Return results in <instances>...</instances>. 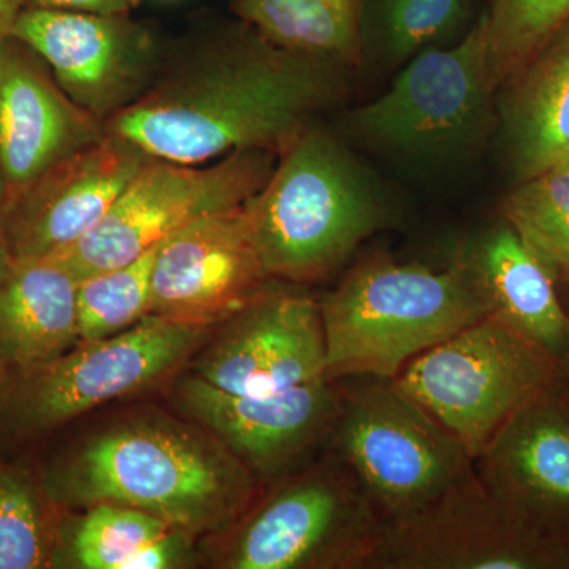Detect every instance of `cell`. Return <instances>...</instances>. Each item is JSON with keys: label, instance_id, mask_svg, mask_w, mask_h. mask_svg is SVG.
Segmentation results:
<instances>
[{"label": "cell", "instance_id": "obj_27", "mask_svg": "<svg viewBox=\"0 0 569 569\" xmlns=\"http://www.w3.org/2000/svg\"><path fill=\"white\" fill-rule=\"evenodd\" d=\"M156 249L132 263L86 277L78 282L81 342L121 335L149 316Z\"/></svg>", "mask_w": 569, "mask_h": 569}, {"label": "cell", "instance_id": "obj_11", "mask_svg": "<svg viewBox=\"0 0 569 569\" xmlns=\"http://www.w3.org/2000/svg\"><path fill=\"white\" fill-rule=\"evenodd\" d=\"M373 569H569V545L520 518L475 473L383 527Z\"/></svg>", "mask_w": 569, "mask_h": 569}, {"label": "cell", "instance_id": "obj_31", "mask_svg": "<svg viewBox=\"0 0 569 569\" xmlns=\"http://www.w3.org/2000/svg\"><path fill=\"white\" fill-rule=\"evenodd\" d=\"M26 9V0H0V48L11 39L14 24Z\"/></svg>", "mask_w": 569, "mask_h": 569}, {"label": "cell", "instance_id": "obj_29", "mask_svg": "<svg viewBox=\"0 0 569 569\" xmlns=\"http://www.w3.org/2000/svg\"><path fill=\"white\" fill-rule=\"evenodd\" d=\"M138 6L140 0H26V7L100 14H130Z\"/></svg>", "mask_w": 569, "mask_h": 569}, {"label": "cell", "instance_id": "obj_3", "mask_svg": "<svg viewBox=\"0 0 569 569\" xmlns=\"http://www.w3.org/2000/svg\"><path fill=\"white\" fill-rule=\"evenodd\" d=\"M320 309L325 376L336 381L395 380L411 359L490 313L470 258L436 271L383 253L351 266Z\"/></svg>", "mask_w": 569, "mask_h": 569}, {"label": "cell", "instance_id": "obj_9", "mask_svg": "<svg viewBox=\"0 0 569 569\" xmlns=\"http://www.w3.org/2000/svg\"><path fill=\"white\" fill-rule=\"evenodd\" d=\"M276 163L277 156L264 151L233 152L201 164L152 159L92 231L50 257L78 282L132 263L194 220L247 203Z\"/></svg>", "mask_w": 569, "mask_h": 569}, {"label": "cell", "instance_id": "obj_15", "mask_svg": "<svg viewBox=\"0 0 569 569\" xmlns=\"http://www.w3.org/2000/svg\"><path fill=\"white\" fill-rule=\"evenodd\" d=\"M219 326L192 372L217 389L271 396L326 377L323 320L312 296L271 284Z\"/></svg>", "mask_w": 569, "mask_h": 569}, {"label": "cell", "instance_id": "obj_24", "mask_svg": "<svg viewBox=\"0 0 569 569\" xmlns=\"http://www.w3.org/2000/svg\"><path fill=\"white\" fill-rule=\"evenodd\" d=\"M470 0H362V62L403 67L419 52L462 39Z\"/></svg>", "mask_w": 569, "mask_h": 569}, {"label": "cell", "instance_id": "obj_6", "mask_svg": "<svg viewBox=\"0 0 569 569\" xmlns=\"http://www.w3.org/2000/svg\"><path fill=\"white\" fill-rule=\"evenodd\" d=\"M343 385L329 440L353 470L383 527L417 515L477 473L473 456L392 380Z\"/></svg>", "mask_w": 569, "mask_h": 569}, {"label": "cell", "instance_id": "obj_13", "mask_svg": "<svg viewBox=\"0 0 569 569\" xmlns=\"http://www.w3.org/2000/svg\"><path fill=\"white\" fill-rule=\"evenodd\" d=\"M179 407L269 486L320 458L343 407L342 381L318 378L271 396L230 395L193 373Z\"/></svg>", "mask_w": 569, "mask_h": 569}, {"label": "cell", "instance_id": "obj_12", "mask_svg": "<svg viewBox=\"0 0 569 569\" xmlns=\"http://www.w3.org/2000/svg\"><path fill=\"white\" fill-rule=\"evenodd\" d=\"M11 39L36 52L62 91L103 123L141 99L167 61L151 29L130 14L26 7Z\"/></svg>", "mask_w": 569, "mask_h": 569}, {"label": "cell", "instance_id": "obj_2", "mask_svg": "<svg viewBox=\"0 0 569 569\" xmlns=\"http://www.w3.org/2000/svg\"><path fill=\"white\" fill-rule=\"evenodd\" d=\"M263 486L208 430L140 419L111 427L44 475L52 503L140 509L200 537L220 535Z\"/></svg>", "mask_w": 569, "mask_h": 569}, {"label": "cell", "instance_id": "obj_21", "mask_svg": "<svg viewBox=\"0 0 569 569\" xmlns=\"http://www.w3.org/2000/svg\"><path fill=\"white\" fill-rule=\"evenodd\" d=\"M78 280L51 257L14 260L0 283V362L26 372L81 342Z\"/></svg>", "mask_w": 569, "mask_h": 569}, {"label": "cell", "instance_id": "obj_32", "mask_svg": "<svg viewBox=\"0 0 569 569\" xmlns=\"http://www.w3.org/2000/svg\"><path fill=\"white\" fill-rule=\"evenodd\" d=\"M556 387L569 413V370L568 372L561 373L559 380H557Z\"/></svg>", "mask_w": 569, "mask_h": 569}, {"label": "cell", "instance_id": "obj_19", "mask_svg": "<svg viewBox=\"0 0 569 569\" xmlns=\"http://www.w3.org/2000/svg\"><path fill=\"white\" fill-rule=\"evenodd\" d=\"M500 91L501 141L518 182L569 162V18Z\"/></svg>", "mask_w": 569, "mask_h": 569}, {"label": "cell", "instance_id": "obj_1", "mask_svg": "<svg viewBox=\"0 0 569 569\" xmlns=\"http://www.w3.org/2000/svg\"><path fill=\"white\" fill-rule=\"evenodd\" d=\"M340 70L282 50L244 24L164 61L151 89L104 130L174 163L246 151L279 157L342 92Z\"/></svg>", "mask_w": 569, "mask_h": 569}, {"label": "cell", "instance_id": "obj_4", "mask_svg": "<svg viewBox=\"0 0 569 569\" xmlns=\"http://www.w3.org/2000/svg\"><path fill=\"white\" fill-rule=\"evenodd\" d=\"M244 209L264 271L296 284L335 274L388 219L365 167L316 122L277 157Z\"/></svg>", "mask_w": 569, "mask_h": 569}, {"label": "cell", "instance_id": "obj_17", "mask_svg": "<svg viewBox=\"0 0 569 569\" xmlns=\"http://www.w3.org/2000/svg\"><path fill=\"white\" fill-rule=\"evenodd\" d=\"M39 56L10 39L0 48V181L6 203L62 160L108 137Z\"/></svg>", "mask_w": 569, "mask_h": 569}, {"label": "cell", "instance_id": "obj_30", "mask_svg": "<svg viewBox=\"0 0 569 569\" xmlns=\"http://www.w3.org/2000/svg\"><path fill=\"white\" fill-rule=\"evenodd\" d=\"M13 263L14 258L11 253L9 233H7L6 189H3L2 181H0V283L9 274Z\"/></svg>", "mask_w": 569, "mask_h": 569}, {"label": "cell", "instance_id": "obj_23", "mask_svg": "<svg viewBox=\"0 0 569 569\" xmlns=\"http://www.w3.org/2000/svg\"><path fill=\"white\" fill-rule=\"evenodd\" d=\"M231 9L282 50L340 69L362 63V0H233Z\"/></svg>", "mask_w": 569, "mask_h": 569}, {"label": "cell", "instance_id": "obj_14", "mask_svg": "<svg viewBox=\"0 0 569 569\" xmlns=\"http://www.w3.org/2000/svg\"><path fill=\"white\" fill-rule=\"evenodd\" d=\"M244 204L201 217L157 246L149 316L212 329L277 282L261 263Z\"/></svg>", "mask_w": 569, "mask_h": 569}, {"label": "cell", "instance_id": "obj_25", "mask_svg": "<svg viewBox=\"0 0 569 569\" xmlns=\"http://www.w3.org/2000/svg\"><path fill=\"white\" fill-rule=\"evenodd\" d=\"M501 211L553 280L569 284V162L518 182Z\"/></svg>", "mask_w": 569, "mask_h": 569}, {"label": "cell", "instance_id": "obj_22", "mask_svg": "<svg viewBox=\"0 0 569 569\" xmlns=\"http://www.w3.org/2000/svg\"><path fill=\"white\" fill-rule=\"evenodd\" d=\"M67 533L59 530L52 567L174 569L189 567L194 535L149 512L114 503L86 508Z\"/></svg>", "mask_w": 569, "mask_h": 569}, {"label": "cell", "instance_id": "obj_26", "mask_svg": "<svg viewBox=\"0 0 569 569\" xmlns=\"http://www.w3.org/2000/svg\"><path fill=\"white\" fill-rule=\"evenodd\" d=\"M50 501L26 471L0 462V569L52 568L61 526Z\"/></svg>", "mask_w": 569, "mask_h": 569}, {"label": "cell", "instance_id": "obj_10", "mask_svg": "<svg viewBox=\"0 0 569 569\" xmlns=\"http://www.w3.org/2000/svg\"><path fill=\"white\" fill-rule=\"evenodd\" d=\"M211 332L148 316L121 335L80 342L61 358L22 372L7 399L9 425L22 433L47 432L156 387L197 355Z\"/></svg>", "mask_w": 569, "mask_h": 569}, {"label": "cell", "instance_id": "obj_7", "mask_svg": "<svg viewBox=\"0 0 569 569\" xmlns=\"http://www.w3.org/2000/svg\"><path fill=\"white\" fill-rule=\"evenodd\" d=\"M497 92L485 13L462 39L410 59L383 96L348 112L343 129L392 156H449L481 137Z\"/></svg>", "mask_w": 569, "mask_h": 569}, {"label": "cell", "instance_id": "obj_28", "mask_svg": "<svg viewBox=\"0 0 569 569\" xmlns=\"http://www.w3.org/2000/svg\"><path fill=\"white\" fill-rule=\"evenodd\" d=\"M569 18V0H493L488 20L489 67L497 89Z\"/></svg>", "mask_w": 569, "mask_h": 569}, {"label": "cell", "instance_id": "obj_8", "mask_svg": "<svg viewBox=\"0 0 569 569\" xmlns=\"http://www.w3.org/2000/svg\"><path fill=\"white\" fill-rule=\"evenodd\" d=\"M559 377L548 355L489 313L411 359L392 381L475 459L516 410Z\"/></svg>", "mask_w": 569, "mask_h": 569}, {"label": "cell", "instance_id": "obj_5", "mask_svg": "<svg viewBox=\"0 0 569 569\" xmlns=\"http://www.w3.org/2000/svg\"><path fill=\"white\" fill-rule=\"evenodd\" d=\"M383 523L336 452L269 485L223 538L230 569H373Z\"/></svg>", "mask_w": 569, "mask_h": 569}, {"label": "cell", "instance_id": "obj_18", "mask_svg": "<svg viewBox=\"0 0 569 569\" xmlns=\"http://www.w3.org/2000/svg\"><path fill=\"white\" fill-rule=\"evenodd\" d=\"M556 383L505 421L475 470L520 518L569 545V413Z\"/></svg>", "mask_w": 569, "mask_h": 569}, {"label": "cell", "instance_id": "obj_16", "mask_svg": "<svg viewBox=\"0 0 569 569\" xmlns=\"http://www.w3.org/2000/svg\"><path fill=\"white\" fill-rule=\"evenodd\" d=\"M153 157L108 134L41 174L6 203L14 260L61 252L92 231Z\"/></svg>", "mask_w": 569, "mask_h": 569}, {"label": "cell", "instance_id": "obj_20", "mask_svg": "<svg viewBox=\"0 0 569 569\" xmlns=\"http://www.w3.org/2000/svg\"><path fill=\"white\" fill-rule=\"evenodd\" d=\"M490 313L569 370V310L548 269L507 222L482 238L470 254Z\"/></svg>", "mask_w": 569, "mask_h": 569}]
</instances>
